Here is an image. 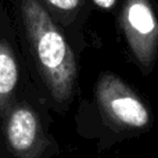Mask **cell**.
<instances>
[{
    "label": "cell",
    "instance_id": "obj_1",
    "mask_svg": "<svg viewBox=\"0 0 158 158\" xmlns=\"http://www.w3.org/2000/svg\"><path fill=\"white\" fill-rule=\"evenodd\" d=\"M15 15L35 63L56 101L71 100L77 81V60L61 28L39 0H14Z\"/></svg>",
    "mask_w": 158,
    "mask_h": 158
},
{
    "label": "cell",
    "instance_id": "obj_2",
    "mask_svg": "<svg viewBox=\"0 0 158 158\" xmlns=\"http://www.w3.org/2000/svg\"><path fill=\"white\" fill-rule=\"evenodd\" d=\"M118 22L136 63L148 72L158 57V17L153 0H123Z\"/></svg>",
    "mask_w": 158,
    "mask_h": 158
},
{
    "label": "cell",
    "instance_id": "obj_3",
    "mask_svg": "<svg viewBox=\"0 0 158 158\" xmlns=\"http://www.w3.org/2000/svg\"><path fill=\"white\" fill-rule=\"evenodd\" d=\"M97 98L103 110L118 123L128 128L142 129L148 125L150 115L139 100L118 77L106 74L97 83Z\"/></svg>",
    "mask_w": 158,
    "mask_h": 158
},
{
    "label": "cell",
    "instance_id": "obj_4",
    "mask_svg": "<svg viewBox=\"0 0 158 158\" xmlns=\"http://www.w3.org/2000/svg\"><path fill=\"white\" fill-rule=\"evenodd\" d=\"M7 140L19 158L35 157L40 143V128L36 115L29 108L18 106L7 119Z\"/></svg>",
    "mask_w": 158,
    "mask_h": 158
},
{
    "label": "cell",
    "instance_id": "obj_5",
    "mask_svg": "<svg viewBox=\"0 0 158 158\" xmlns=\"http://www.w3.org/2000/svg\"><path fill=\"white\" fill-rule=\"evenodd\" d=\"M0 7V18L3 14ZM18 82V64L13 44L3 33V22L0 21V114L6 111L8 101Z\"/></svg>",
    "mask_w": 158,
    "mask_h": 158
},
{
    "label": "cell",
    "instance_id": "obj_6",
    "mask_svg": "<svg viewBox=\"0 0 158 158\" xmlns=\"http://www.w3.org/2000/svg\"><path fill=\"white\" fill-rule=\"evenodd\" d=\"M50 18L60 28L68 29L89 14V0H39Z\"/></svg>",
    "mask_w": 158,
    "mask_h": 158
},
{
    "label": "cell",
    "instance_id": "obj_7",
    "mask_svg": "<svg viewBox=\"0 0 158 158\" xmlns=\"http://www.w3.org/2000/svg\"><path fill=\"white\" fill-rule=\"evenodd\" d=\"M92 3L103 11H112L117 7L118 0H92Z\"/></svg>",
    "mask_w": 158,
    "mask_h": 158
}]
</instances>
